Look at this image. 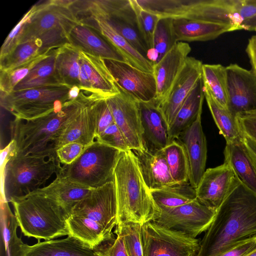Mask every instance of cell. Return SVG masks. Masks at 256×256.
<instances>
[{
  "label": "cell",
  "instance_id": "6da1fadb",
  "mask_svg": "<svg viewBox=\"0 0 256 256\" xmlns=\"http://www.w3.org/2000/svg\"><path fill=\"white\" fill-rule=\"evenodd\" d=\"M256 238V193L242 182L216 210L197 256H216Z\"/></svg>",
  "mask_w": 256,
  "mask_h": 256
},
{
  "label": "cell",
  "instance_id": "7a4b0ae2",
  "mask_svg": "<svg viewBox=\"0 0 256 256\" xmlns=\"http://www.w3.org/2000/svg\"><path fill=\"white\" fill-rule=\"evenodd\" d=\"M93 93L81 91L74 101L62 108L36 119L14 118L10 122L11 140L8 155L56 158V144L66 126L80 114Z\"/></svg>",
  "mask_w": 256,
  "mask_h": 256
},
{
  "label": "cell",
  "instance_id": "3957f363",
  "mask_svg": "<svg viewBox=\"0 0 256 256\" xmlns=\"http://www.w3.org/2000/svg\"><path fill=\"white\" fill-rule=\"evenodd\" d=\"M113 181L117 202L116 226L128 222L143 225L160 216V210L144 180L137 158L132 150L120 152Z\"/></svg>",
  "mask_w": 256,
  "mask_h": 256
},
{
  "label": "cell",
  "instance_id": "277c9868",
  "mask_svg": "<svg viewBox=\"0 0 256 256\" xmlns=\"http://www.w3.org/2000/svg\"><path fill=\"white\" fill-rule=\"evenodd\" d=\"M14 214L22 233L44 240L70 235L66 217L52 200L36 192L12 199Z\"/></svg>",
  "mask_w": 256,
  "mask_h": 256
},
{
  "label": "cell",
  "instance_id": "5b68a950",
  "mask_svg": "<svg viewBox=\"0 0 256 256\" xmlns=\"http://www.w3.org/2000/svg\"><path fill=\"white\" fill-rule=\"evenodd\" d=\"M8 155L3 173L4 200L26 196L40 188L62 168L57 158Z\"/></svg>",
  "mask_w": 256,
  "mask_h": 256
},
{
  "label": "cell",
  "instance_id": "8992f818",
  "mask_svg": "<svg viewBox=\"0 0 256 256\" xmlns=\"http://www.w3.org/2000/svg\"><path fill=\"white\" fill-rule=\"evenodd\" d=\"M143 9L160 18L200 20L229 24L233 12L230 0H136Z\"/></svg>",
  "mask_w": 256,
  "mask_h": 256
},
{
  "label": "cell",
  "instance_id": "52a82bcc",
  "mask_svg": "<svg viewBox=\"0 0 256 256\" xmlns=\"http://www.w3.org/2000/svg\"><path fill=\"white\" fill-rule=\"evenodd\" d=\"M120 152L96 140L72 164L64 165L60 172L79 184L98 188L113 180Z\"/></svg>",
  "mask_w": 256,
  "mask_h": 256
},
{
  "label": "cell",
  "instance_id": "ba28073f",
  "mask_svg": "<svg viewBox=\"0 0 256 256\" xmlns=\"http://www.w3.org/2000/svg\"><path fill=\"white\" fill-rule=\"evenodd\" d=\"M70 88L52 86L0 92V106L16 118L28 120L60 110L68 102Z\"/></svg>",
  "mask_w": 256,
  "mask_h": 256
},
{
  "label": "cell",
  "instance_id": "9c48e42d",
  "mask_svg": "<svg viewBox=\"0 0 256 256\" xmlns=\"http://www.w3.org/2000/svg\"><path fill=\"white\" fill-rule=\"evenodd\" d=\"M144 256H197L200 239L150 222L142 226Z\"/></svg>",
  "mask_w": 256,
  "mask_h": 256
},
{
  "label": "cell",
  "instance_id": "30bf717a",
  "mask_svg": "<svg viewBox=\"0 0 256 256\" xmlns=\"http://www.w3.org/2000/svg\"><path fill=\"white\" fill-rule=\"evenodd\" d=\"M160 210V216L152 222L194 238L208 230L216 212L202 204L198 199Z\"/></svg>",
  "mask_w": 256,
  "mask_h": 256
},
{
  "label": "cell",
  "instance_id": "8fae6325",
  "mask_svg": "<svg viewBox=\"0 0 256 256\" xmlns=\"http://www.w3.org/2000/svg\"><path fill=\"white\" fill-rule=\"evenodd\" d=\"M119 90L118 94L106 98L114 122L122 132L130 150H144L146 148L139 102L126 93Z\"/></svg>",
  "mask_w": 256,
  "mask_h": 256
},
{
  "label": "cell",
  "instance_id": "7c38bea8",
  "mask_svg": "<svg viewBox=\"0 0 256 256\" xmlns=\"http://www.w3.org/2000/svg\"><path fill=\"white\" fill-rule=\"evenodd\" d=\"M118 88L138 102L154 100L156 86L152 72L140 70L124 60L103 59Z\"/></svg>",
  "mask_w": 256,
  "mask_h": 256
},
{
  "label": "cell",
  "instance_id": "4fadbf2b",
  "mask_svg": "<svg viewBox=\"0 0 256 256\" xmlns=\"http://www.w3.org/2000/svg\"><path fill=\"white\" fill-rule=\"evenodd\" d=\"M72 215L93 220L112 232L117 224V202L114 181L92 188L74 207Z\"/></svg>",
  "mask_w": 256,
  "mask_h": 256
},
{
  "label": "cell",
  "instance_id": "5bb4252c",
  "mask_svg": "<svg viewBox=\"0 0 256 256\" xmlns=\"http://www.w3.org/2000/svg\"><path fill=\"white\" fill-rule=\"evenodd\" d=\"M240 182L230 164L224 162L220 166L206 170L196 189L197 199L216 211Z\"/></svg>",
  "mask_w": 256,
  "mask_h": 256
},
{
  "label": "cell",
  "instance_id": "9a60e30c",
  "mask_svg": "<svg viewBox=\"0 0 256 256\" xmlns=\"http://www.w3.org/2000/svg\"><path fill=\"white\" fill-rule=\"evenodd\" d=\"M40 6L25 24L19 44L38 38L54 28L72 29L80 22L70 8L54 4L52 0H42Z\"/></svg>",
  "mask_w": 256,
  "mask_h": 256
},
{
  "label": "cell",
  "instance_id": "2e32d148",
  "mask_svg": "<svg viewBox=\"0 0 256 256\" xmlns=\"http://www.w3.org/2000/svg\"><path fill=\"white\" fill-rule=\"evenodd\" d=\"M228 109L234 116L256 110V76L237 64L226 67Z\"/></svg>",
  "mask_w": 256,
  "mask_h": 256
},
{
  "label": "cell",
  "instance_id": "e0dca14e",
  "mask_svg": "<svg viewBox=\"0 0 256 256\" xmlns=\"http://www.w3.org/2000/svg\"><path fill=\"white\" fill-rule=\"evenodd\" d=\"M202 64L188 56L166 97L159 106L168 128L191 91L202 78Z\"/></svg>",
  "mask_w": 256,
  "mask_h": 256
},
{
  "label": "cell",
  "instance_id": "ac0fdd59",
  "mask_svg": "<svg viewBox=\"0 0 256 256\" xmlns=\"http://www.w3.org/2000/svg\"><path fill=\"white\" fill-rule=\"evenodd\" d=\"M103 18L136 50L147 58L148 50L138 30L130 0H108Z\"/></svg>",
  "mask_w": 256,
  "mask_h": 256
},
{
  "label": "cell",
  "instance_id": "d6986e66",
  "mask_svg": "<svg viewBox=\"0 0 256 256\" xmlns=\"http://www.w3.org/2000/svg\"><path fill=\"white\" fill-rule=\"evenodd\" d=\"M202 114L176 139L184 146L189 164V182L196 189L205 171L207 144L202 126Z\"/></svg>",
  "mask_w": 256,
  "mask_h": 256
},
{
  "label": "cell",
  "instance_id": "ffe728a7",
  "mask_svg": "<svg viewBox=\"0 0 256 256\" xmlns=\"http://www.w3.org/2000/svg\"><path fill=\"white\" fill-rule=\"evenodd\" d=\"M190 51L188 43L178 42L154 65L153 74L156 86L154 100L158 106L166 97Z\"/></svg>",
  "mask_w": 256,
  "mask_h": 256
},
{
  "label": "cell",
  "instance_id": "44dd1931",
  "mask_svg": "<svg viewBox=\"0 0 256 256\" xmlns=\"http://www.w3.org/2000/svg\"><path fill=\"white\" fill-rule=\"evenodd\" d=\"M144 180L150 190H160L176 182L170 174L163 149L133 151Z\"/></svg>",
  "mask_w": 256,
  "mask_h": 256
},
{
  "label": "cell",
  "instance_id": "7402d4cb",
  "mask_svg": "<svg viewBox=\"0 0 256 256\" xmlns=\"http://www.w3.org/2000/svg\"><path fill=\"white\" fill-rule=\"evenodd\" d=\"M144 130L145 148L150 150H162L168 144V126L158 104L152 100L139 102Z\"/></svg>",
  "mask_w": 256,
  "mask_h": 256
},
{
  "label": "cell",
  "instance_id": "603a6c76",
  "mask_svg": "<svg viewBox=\"0 0 256 256\" xmlns=\"http://www.w3.org/2000/svg\"><path fill=\"white\" fill-rule=\"evenodd\" d=\"M56 174V178L48 186L34 192L54 201L68 218L71 215L74 207L92 188L72 182L60 172Z\"/></svg>",
  "mask_w": 256,
  "mask_h": 256
},
{
  "label": "cell",
  "instance_id": "cb8c5ba5",
  "mask_svg": "<svg viewBox=\"0 0 256 256\" xmlns=\"http://www.w3.org/2000/svg\"><path fill=\"white\" fill-rule=\"evenodd\" d=\"M80 22L98 32L117 50L126 62L143 71L153 73L152 63L136 50L105 19L88 18Z\"/></svg>",
  "mask_w": 256,
  "mask_h": 256
},
{
  "label": "cell",
  "instance_id": "d4e9b609",
  "mask_svg": "<svg viewBox=\"0 0 256 256\" xmlns=\"http://www.w3.org/2000/svg\"><path fill=\"white\" fill-rule=\"evenodd\" d=\"M98 98H104L93 94L80 114L64 130L56 144V150L70 142H76L88 146L96 138V124L93 102Z\"/></svg>",
  "mask_w": 256,
  "mask_h": 256
},
{
  "label": "cell",
  "instance_id": "484cf974",
  "mask_svg": "<svg viewBox=\"0 0 256 256\" xmlns=\"http://www.w3.org/2000/svg\"><path fill=\"white\" fill-rule=\"evenodd\" d=\"M70 43L85 52L102 59L125 61L117 50L98 32L80 22L71 30Z\"/></svg>",
  "mask_w": 256,
  "mask_h": 256
},
{
  "label": "cell",
  "instance_id": "4316f807",
  "mask_svg": "<svg viewBox=\"0 0 256 256\" xmlns=\"http://www.w3.org/2000/svg\"><path fill=\"white\" fill-rule=\"evenodd\" d=\"M20 256H98L92 249L70 235L62 239L23 244Z\"/></svg>",
  "mask_w": 256,
  "mask_h": 256
},
{
  "label": "cell",
  "instance_id": "83f0119b",
  "mask_svg": "<svg viewBox=\"0 0 256 256\" xmlns=\"http://www.w3.org/2000/svg\"><path fill=\"white\" fill-rule=\"evenodd\" d=\"M172 26L178 42L212 40L225 32L234 30L228 24L184 19L172 20Z\"/></svg>",
  "mask_w": 256,
  "mask_h": 256
},
{
  "label": "cell",
  "instance_id": "f1b7e54d",
  "mask_svg": "<svg viewBox=\"0 0 256 256\" xmlns=\"http://www.w3.org/2000/svg\"><path fill=\"white\" fill-rule=\"evenodd\" d=\"M80 58L94 93L108 98L120 92L102 58L80 50Z\"/></svg>",
  "mask_w": 256,
  "mask_h": 256
},
{
  "label": "cell",
  "instance_id": "f546056e",
  "mask_svg": "<svg viewBox=\"0 0 256 256\" xmlns=\"http://www.w3.org/2000/svg\"><path fill=\"white\" fill-rule=\"evenodd\" d=\"M224 162L230 164L246 187L256 193V170L244 144L243 138L226 142Z\"/></svg>",
  "mask_w": 256,
  "mask_h": 256
},
{
  "label": "cell",
  "instance_id": "4dcf8cb0",
  "mask_svg": "<svg viewBox=\"0 0 256 256\" xmlns=\"http://www.w3.org/2000/svg\"><path fill=\"white\" fill-rule=\"evenodd\" d=\"M204 98V84L201 78L180 108L168 128L169 143L176 140L202 112Z\"/></svg>",
  "mask_w": 256,
  "mask_h": 256
},
{
  "label": "cell",
  "instance_id": "1f68e13d",
  "mask_svg": "<svg viewBox=\"0 0 256 256\" xmlns=\"http://www.w3.org/2000/svg\"><path fill=\"white\" fill-rule=\"evenodd\" d=\"M80 50L69 43L56 49L55 74L63 86L70 88L74 86L80 88Z\"/></svg>",
  "mask_w": 256,
  "mask_h": 256
},
{
  "label": "cell",
  "instance_id": "d6a6232c",
  "mask_svg": "<svg viewBox=\"0 0 256 256\" xmlns=\"http://www.w3.org/2000/svg\"><path fill=\"white\" fill-rule=\"evenodd\" d=\"M66 224L70 235L93 250L114 238L112 232L84 217L72 215Z\"/></svg>",
  "mask_w": 256,
  "mask_h": 256
},
{
  "label": "cell",
  "instance_id": "836d02e7",
  "mask_svg": "<svg viewBox=\"0 0 256 256\" xmlns=\"http://www.w3.org/2000/svg\"><path fill=\"white\" fill-rule=\"evenodd\" d=\"M56 49L53 50L48 56L40 62L14 88L12 92L46 86H64L54 73Z\"/></svg>",
  "mask_w": 256,
  "mask_h": 256
},
{
  "label": "cell",
  "instance_id": "e575fe53",
  "mask_svg": "<svg viewBox=\"0 0 256 256\" xmlns=\"http://www.w3.org/2000/svg\"><path fill=\"white\" fill-rule=\"evenodd\" d=\"M152 198L159 209L172 208L196 199V190L189 182L176 183L168 187L150 190Z\"/></svg>",
  "mask_w": 256,
  "mask_h": 256
},
{
  "label": "cell",
  "instance_id": "d590c367",
  "mask_svg": "<svg viewBox=\"0 0 256 256\" xmlns=\"http://www.w3.org/2000/svg\"><path fill=\"white\" fill-rule=\"evenodd\" d=\"M204 98L226 142L242 138L243 135L240 130L236 116L228 109L218 103L209 91L204 88Z\"/></svg>",
  "mask_w": 256,
  "mask_h": 256
},
{
  "label": "cell",
  "instance_id": "8d00e7d4",
  "mask_svg": "<svg viewBox=\"0 0 256 256\" xmlns=\"http://www.w3.org/2000/svg\"><path fill=\"white\" fill-rule=\"evenodd\" d=\"M202 78L204 88L221 106L228 109V91L226 67L220 64H203Z\"/></svg>",
  "mask_w": 256,
  "mask_h": 256
},
{
  "label": "cell",
  "instance_id": "74e56055",
  "mask_svg": "<svg viewBox=\"0 0 256 256\" xmlns=\"http://www.w3.org/2000/svg\"><path fill=\"white\" fill-rule=\"evenodd\" d=\"M177 42L172 26V20L160 18L154 36L153 48L148 52L147 58L153 65L155 64Z\"/></svg>",
  "mask_w": 256,
  "mask_h": 256
},
{
  "label": "cell",
  "instance_id": "f35d334b",
  "mask_svg": "<svg viewBox=\"0 0 256 256\" xmlns=\"http://www.w3.org/2000/svg\"><path fill=\"white\" fill-rule=\"evenodd\" d=\"M0 221L5 256H20L24 242L17 235L18 225L15 215L5 200L1 206Z\"/></svg>",
  "mask_w": 256,
  "mask_h": 256
},
{
  "label": "cell",
  "instance_id": "ab89813d",
  "mask_svg": "<svg viewBox=\"0 0 256 256\" xmlns=\"http://www.w3.org/2000/svg\"><path fill=\"white\" fill-rule=\"evenodd\" d=\"M168 166L174 180L176 183L189 180V164L182 145L175 140L163 148Z\"/></svg>",
  "mask_w": 256,
  "mask_h": 256
},
{
  "label": "cell",
  "instance_id": "60d3db41",
  "mask_svg": "<svg viewBox=\"0 0 256 256\" xmlns=\"http://www.w3.org/2000/svg\"><path fill=\"white\" fill-rule=\"evenodd\" d=\"M48 51L42 50V42L39 38L19 44L12 53L0 60V70L14 69Z\"/></svg>",
  "mask_w": 256,
  "mask_h": 256
},
{
  "label": "cell",
  "instance_id": "b9f144b4",
  "mask_svg": "<svg viewBox=\"0 0 256 256\" xmlns=\"http://www.w3.org/2000/svg\"><path fill=\"white\" fill-rule=\"evenodd\" d=\"M52 50L42 53L11 70H0V92L4 94L11 93L14 88L40 62L48 56Z\"/></svg>",
  "mask_w": 256,
  "mask_h": 256
},
{
  "label": "cell",
  "instance_id": "7bdbcfd3",
  "mask_svg": "<svg viewBox=\"0 0 256 256\" xmlns=\"http://www.w3.org/2000/svg\"><path fill=\"white\" fill-rule=\"evenodd\" d=\"M130 1L136 14L138 30L148 52L152 50L154 36L157 23L160 18L156 14L141 8L136 0Z\"/></svg>",
  "mask_w": 256,
  "mask_h": 256
},
{
  "label": "cell",
  "instance_id": "ee69618b",
  "mask_svg": "<svg viewBox=\"0 0 256 256\" xmlns=\"http://www.w3.org/2000/svg\"><path fill=\"white\" fill-rule=\"evenodd\" d=\"M142 225L128 222L116 226L124 237V244L128 256H144L142 239Z\"/></svg>",
  "mask_w": 256,
  "mask_h": 256
},
{
  "label": "cell",
  "instance_id": "f6af8a7d",
  "mask_svg": "<svg viewBox=\"0 0 256 256\" xmlns=\"http://www.w3.org/2000/svg\"><path fill=\"white\" fill-rule=\"evenodd\" d=\"M40 6V2L39 1L29 10L8 34L1 47L0 60L12 53L19 44L25 24L28 20L36 12Z\"/></svg>",
  "mask_w": 256,
  "mask_h": 256
},
{
  "label": "cell",
  "instance_id": "bcb514c9",
  "mask_svg": "<svg viewBox=\"0 0 256 256\" xmlns=\"http://www.w3.org/2000/svg\"><path fill=\"white\" fill-rule=\"evenodd\" d=\"M96 124V138L107 128L114 123L106 98H98L93 102Z\"/></svg>",
  "mask_w": 256,
  "mask_h": 256
},
{
  "label": "cell",
  "instance_id": "7dc6e473",
  "mask_svg": "<svg viewBox=\"0 0 256 256\" xmlns=\"http://www.w3.org/2000/svg\"><path fill=\"white\" fill-rule=\"evenodd\" d=\"M116 238L103 242L95 248L98 256H128L124 244V237L120 231L114 230Z\"/></svg>",
  "mask_w": 256,
  "mask_h": 256
},
{
  "label": "cell",
  "instance_id": "c3c4849f",
  "mask_svg": "<svg viewBox=\"0 0 256 256\" xmlns=\"http://www.w3.org/2000/svg\"><path fill=\"white\" fill-rule=\"evenodd\" d=\"M96 140L120 152L130 150L122 132L115 122L107 128Z\"/></svg>",
  "mask_w": 256,
  "mask_h": 256
},
{
  "label": "cell",
  "instance_id": "681fc988",
  "mask_svg": "<svg viewBox=\"0 0 256 256\" xmlns=\"http://www.w3.org/2000/svg\"><path fill=\"white\" fill-rule=\"evenodd\" d=\"M87 147L76 142L68 143L56 150L57 158L60 163L69 165L78 158Z\"/></svg>",
  "mask_w": 256,
  "mask_h": 256
},
{
  "label": "cell",
  "instance_id": "f907efd6",
  "mask_svg": "<svg viewBox=\"0 0 256 256\" xmlns=\"http://www.w3.org/2000/svg\"><path fill=\"white\" fill-rule=\"evenodd\" d=\"M236 118L242 135L256 142V110L239 113Z\"/></svg>",
  "mask_w": 256,
  "mask_h": 256
},
{
  "label": "cell",
  "instance_id": "816d5d0a",
  "mask_svg": "<svg viewBox=\"0 0 256 256\" xmlns=\"http://www.w3.org/2000/svg\"><path fill=\"white\" fill-rule=\"evenodd\" d=\"M256 248V238L240 243L216 256H244Z\"/></svg>",
  "mask_w": 256,
  "mask_h": 256
},
{
  "label": "cell",
  "instance_id": "f5cc1de1",
  "mask_svg": "<svg viewBox=\"0 0 256 256\" xmlns=\"http://www.w3.org/2000/svg\"><path fill=\"white\" fill-rule=\"evenodd\" d=\"M238 14L242 24L245 20L255 16L256 0H241Z\"/></svg>",
  "mask_w": 256,
  "mask_h": 256
},
{
  "label": "cell",
  "instance_id": "db71d44e",
  "mask_svg": "<svg viewBox=\"0 0 256 256\" xmlns=\"http://www.w3.org/2000/svg\"><path fill=\"white\" fill-rule=\"evenodd\" d=\"M246 50L252 66L251 70L256 76V35L249 39Z\"/></svg>",
  "mask_w": 256,
  "mask_h": 256
},
{
  "label": "cell",
  "instance_id": "11a10c76",
  "mask_svg": "<svg viewBox=\"0 0 256 256\" xmlns=\"http://www.w3.org/2000/svg\"><path fill=\"white\" fill-rule=\"evenodd\" d=\"M243 142L246 150L256 170V142L243 135Z\"/></svg>",
  "mask_w": 256,
  "mask_h": 256
},
{
  "label": "cell",
  "instance_id": "9f6ffc18",
  "mask_svg": "<svg viewBox=\"0 0 256 256\" xmlns=\"http://www.w3.org/2000/svg\"><path fill=\"white\" fill-rule=\"evenodd\" d=\"M241 30L256 32V15L245 20L241 26Z\"/></svg>",
  "mask_w": 256,
  "mask_h": 256
},
{
  "label": "cell",
  "instance_id": "6f0895ef",
  "mask_svg": "<svg viewBox=\"0 0 256 256\" xmlns=\"http://www.w3.org/2000/svg\"><path fill=\"white\" fill-rule=\"evenodd\" d=\"M81 88L78 86H74L70 88L68 92V99L70 102L75 100L80 96Z\"/></svg>",
  "mask_w": 256,
  "mask_h": 256
},
{
  "label": "cell",
  "instance_id": "680465c9",
  "mask_svg": "<svg viewBox=\"0 0 256 256\" xmlns=\"http://www.w3.org/2000/svg\"><path fill=\"white\" fill-rule=\"evenodd\" d=\"M244 256H256V248L254 249Z\"/></svg>",
  "mask_w": 256,
  "mask_h": 256
}]
</instances>
